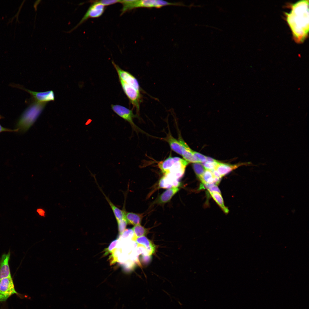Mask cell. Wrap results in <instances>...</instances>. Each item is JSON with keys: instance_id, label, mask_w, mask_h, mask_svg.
<instances>
[{"instance_id": "obj_1", "label": "cell", "mask_w": 309, "mask_h": 309, "mask_svg": "<svg viewBox=\"0 0 309 309\" xmlns=\"http://www.w3.org/2000/svg\"><path fill=\"white\" fill-rule=\"evenodd\" d=\"M309 1H299L293 4L291 10L286 13L287 21L295 41H304L309 31Z\"/></svg>"}, {"instance_id": "obj_14", "label": "cell", "mask_w": 309, "mask_h": 309, "mask_svg": "<svg viewBox=\"0 0 309 309\" xmlns=\"http://www.w3.org/2000/svg\"><path fill=\"white\" fill-rule=\"evenodd\" d=\"M138 244L144 247L148 255H150L155 251V246L145 236L137 238L135 241Z\"/></svg>"}, {"instance_id": "obj_6", "label": "cell", "mask_w": 309, "mask_h": 309, "mask_svg": "<svg viewBox=\"0 0 309 309\" xmlns=\"http://www.w3.org/2000/svg\"><path fill=\"white\" fill-rule=\"evenodd\" d=\"M111 106L115 113L128 122L133 130L136 132L141 131L133 122V119L137 116L133 114L132 110L118 104H112Z\"/></svg>"}, {"instance_id": "obj_8", "label": "cell", "mask_w": 309, "mask_h": 309, "mask_svg": "<svg viewBox=\"0 0 309 309\" xmlns=\"http://www.w3.org/2000/svg\"><path fill=\"white\" fill-rule=\"evenodd\" d=\"M112 62L117 73L119 78L140 92V87L136 78L129 72L121 69L114 61H112Z\"/></svg>"}, {"instance_id": "obj_11", "label": "cell", "mask_w": 309, "mask_h": 309, "mask_svg": "<svg viewBox=\"0 0 309 309\" xmlns=\"http://www.w3.org/2000/svg\"><path fill=\"white\" fill-rule=\"evenodd\" d=\"M10 252L2 255L0 259V280L5 278L11 277L9 262L10 256Z\"/></svg>"}, {"instance_id": "obj_9", "label": "cell", "mask_w": 309, "mask_h": 309, "mask_svg": "<svg viewBox=\"0 0 309 309\" xmlns=\"http://www.w3.org/2000/svg\"><path fill=\"white\" fill-rule=\"evenodd\" d=\"M183 5V4L179 3H172L159 0H136L135 7L160 8L167 5Z\"/></svg>"}, {"instance_id": "obj_26", "label": "cell", "mask_w": 309, "mask_h": 309, "mask_svg": "<svg viewBox=\"0 0 309 309\" xmlns=\"http://www.w3.org/2000/svg\"><path fill=\"white\" fill-rule=\"evenodd\" d=\"M219 162L217 160L207 161L203 163L202 165L205 169L212 171L216 169Z\"/></svg>"}, {"instance_id": "obj_15", "label": "cell", "mask_w": 309, "mask_h": 309, "mask_svg": "<svg viewBox=\"0 0 309 309\" xmlns=\"http://www.w3.org/2000/svg\"><path fill=\"white\" fill-rule=\"evenodd\" d=\"M245 164V163H240L231 165L219 162L216 170L221 177L228 174L238 167Z\"/></svg>"}, {"instance_id": "obj_10", "label": "cell", "mask_w": 309, "mask_h": 309, "mask_svg": "<svg viewBox=\"0 0 309 309\" xmlns=\"http://www.w3.org/2000/svg\"><path fill=\"white\" fill-rule=\"evenodd\" d=\"M25 90L32 96L33 102L38 103H46L54 100L55 96L54 92L50 90L44 92H34L27 89Z\"/></svg>"}, {"instance_id": "obj_16", "label": "cell", "mask_w": 309, "mask_h": 309, "mask_svg": "<svg viewBox=\"0 0 309 309\" xmlns=\"http://www.w3.org/2000/svg\"><path fill=\"white\" fill-rule=\"evenodd\" d=\"M179 190L178 187L168 189L161 194L156 201L158 204H164L170 201L172 198Z\"/></svg>"}, {"instance_id": "obj_25", "label": "cell", "mask_w": 309, "mask_h": 309, "mask_svg": "<svg viewBox=\"0 0 309 309\" xmlns=\"http://www.w3.org/2000/svg\"><path fill=\"white\" fill-rule=\"evenodd\" d=\"M193 167L197 177L200 179L205 169L203 165L199 163H193Z\"/></svg>"}, {"instance_id": "obj_31", "label": "cell", "mask_w": 309, "mask_h": 309, "mask_svg": "<svg viewBox=\"0 0 309 309\" xmlns=\"http://www.w3.org/2000/svg\"><path fill=\"white\" fill-rule=\"evenodd\" d=\"M98 1L104 6H106L112 5L117 3H120L121 0H100Z\"/></svg>"}, {"instance_id": "obj_7", "label": "cell", "mask_w": 309, "mask_h": 309, "mask_svg": "<svg viewBox=\"0 0 309 309\" xmlns=\"http://www.w3.org/2000/svg\"><path fill=\"white\" fill-rule=\"evenodd\" d=\"M91 2L92 4L89 7L80 22L70 31V32L76 29L88 19L90 18L98 17L103 14L105 9V6L98 2V1H91Z\"/></svg>"}, {"instance_id": "obj_30", "label": "cell", "mask_w": 309, "mask_h": 309, "mask_svg": "<svg viewBox=\"0 0 309 309\" xmlns=\"http://www.w3.org/2000/svg\"><path fill=\"white\" fill-rule=\"evenodd\" d=\"M193 154L199 163H204L207 161V157L196 152L193 151Z\"/></svg>"}, {"instance_id": "obj_18", "label": "cell", "mask_w": 309, "mask_h": 309, "mask_svg": "<svg viewBox=\"0 0 309 309\" xmlns=\"http://www.w3.org/2000/svg\"><path fill=\"white\" fill-rule=\"evenodd\" d=\"M221 179L215 177L211 171L205 169L200 179L202 184H213L217 185Z\"/></svg>"}, {"instance_id": "obj_21", "label": "cell", "mask_w": 309, "mask_h": 309, "mask_svg": "<svg viewBox=\"0 0 309 309\" xmlns=\"http://www.w3.org/2000/svg\"><path fill=\"white\" fill-rule=\"evenodd\" d=\"M132 229L133 231L134 235L132 240L133 241H135L138 237L145 236L148 233V229L145 228L140 224L134 225Z\"/></svg>"}, {"instance_id": "obj_22", "label": "cell", "mask_w": 309, "mask_h": 309, "mask_svg": "<svg viewBox=\"0 0 309 309\" xmlns=\"http://www.w3.org/2000/svg\"><path fill=\"white\" fill-rule=\"evenodd\" d=\"M209 193L212 197L222 210L225 213H228L229 210L225 205L223 198L220 193L217 192Z\"/></svg>"}, {"instance_id": "obj_19", "label": "cell", "mask_w": 309, "mask_h": 309, "mask_svg": "<svg viewBox=\"0 0 309 309\" xmlns=\"http://www.w3.org/2000/svg\"><path fill=\"white\" fill-rule=\"evenodd\" d=\"M143 215L142 214L125 212V218L128 224L134 226L140 224Z\"/></svg>"}, {"instance_id": "obj_27", "label": "cell", "mask_w": 309, "mask_h": 309, "mask_svg": "<svg viewBox=\"0 0 309 309\" xmlns=\"http://www.w3.org/2000/svg\"><path fill=\"white\" fill-rule=\"evenodd\" d=\"M120 264L124 270L126 272L132 270L135 266L134 261L129 259L125 262Z\"/></svg>"}, {"instance_id": "obj_2", "label": "cell", "mask_w": 309, "mask_h": 309, "mask_svg": "<svg viewBox=\"0 0 309 309\" xmlns=\"http://www.w3.org/2000/svg\"><path fill=\"white\" fill-rule=\"evenodd\" d=\"M189 163L178 157H169L158 163L164 175L179 179L183 175Z\"/></svg>"}, {"instance_id": "obj_13", "label": "cell", "mask_w": 309, "mask_h": 309, "mask_svg": "<svg viewBox=\"0 0 309 309\" xmlns=\"http://www.w3.org/2000/svg\"><path fill=\"white\" fill-rule=\"evenodd\" d=\"M180 185V183L179 179L164 175L160 179L159 183V186L160 188L169 189L178 187Z\"/></svg>"}, {"instance_id": "obj_28", "label": "cell", "mask_w": 309, "mask_h": 309, "mask_svg": "<svg viewBox=\"0 0 309 309\" xmlns=\"http://www.w3.org/2000/svg\"><path fill=\"white\" fill-rule=\"evenodd\" d=\"M119 240L116 239L111 242L109 246L104 250V256H106L112 251L115 248L118 243Z\"/></svg>"}, {"instance_id": "obj_17", "label": "cell", "mask_w": 309, "mask_h": 309, "mask_svg": "<svg viewBox=\"0 0 309 309\" xmlns=\"http://www.w3.org/2000/svg\"><path fill=\"white\" fill-rule=\"evenodd\" d=\"M165 140L168 143L171 149L177 153L182 155V146L179 140L176 139L169 133L165 138Z\"/></svg>"}, {"instance_id": "obj_24", "label": "cell", "mask_w": 309, "mask_h": 309, "mask_svg": "<svg viewBox=\"0 0 309 309\" xmlns=\"http://www.w3.org/2000/svg\"><path fill=\"white\" fill-rule=\"evenodd\" d=\"M121 248H115L112 252V254L109 257L110 265H113L118 262V258L119 255L122 253Z\"/></svg>"}, {"instance_id": "obj_5", "label": "cell", "mask_w": 309, "mask_h": 309, "mask_svg": "<svg viewBox=\"0 0 309 309\" xmlns=\"http://www.w3.org/2000/svg\"><path fill=\"white\" fill-rule=\"evenodd\" d=\"M119 80L123 91L133 107L136 108L137 113L139 114L140 104L142 100L140 92L125 83L119 78Z\"/></svg>"}, {"instance_id": "obj_23", "label": "cell", "mask_w": 309, "mask_h": 309, "mask_svg": "<svg viewBox=\"0 0 309 309\" xmlns=\"http://www.w3.org/2000/svg\"><path fill=\"white\" fill-rule=\"evenodd\" d=\"M134 235L132 229H126L122 234L120 235L118 239L122 241L132 240Z\"/></svg>"}, {"instance_id": "obj_32", "label": "cell", "mask_w": 309, "mask_h": 309, "mask_svg": "<svg viewBox=\"0 0 309 309\" xmlns=\"http://www.w3.org/2000/svg\"><path fill=\"white\" fill-rule=\"evenodd\" d=\"M18 130V129H16L15 130H11L7 128L2 127L0 124V132L3 131L17 132V131Z\"/></svg>"}, {"instance_id": "obj_20", "label": "cell", "mask_w": 309, "mask_h": 309, "mask_svg": "<svg viewBox=\"0 0 309 309\" xmlns=\"http://www.w3.org/2000/svg\"><path fill=\"white\" fill-rule=\"evenodd\" d=\"M103 194L104 196L106 199L108 203L112 209L116 221L121 220L125 218V213L126 211L124 209L122 210L120 209L115 206L109 199L104 193L102 190L100 189Z\"/></svg>"}, {"instance_id": "obj_3", "label": "cell", "mask_w": 309, "mask_h": 309, "mask_svg": "<svg viewBox=\"0 0 309 309\" xmlns=\"http://www.w3.org/2000/svg\"><path fill=\"white\" fill-rule=\"evenodd\" d=\"M46 103L33 102L25 110L18 120L17 125L18 130L23 132L27 130L39 117Z\"/></svg>"}, {"instance_id": "obj_12", "label": "cell", "mask_w": 309, "mask_h": 309, "mask_svg": "<svg viewBox=\"0 0 309 309\" xmlns=\"http://www.w3.org/2000/svg\"><path fill=\"white\" fill-rule=\"evenodd\" d=\"M179 140L182 146L181 156L183 159L189 163H199L198 160L193 154V151L181 138H179Z\"/></svg>"}, {"instance_id": "obj_29", "label": "cell", "mask_w": 309, "mask_h": 309, "mask_svg": "<svg viewBox=\"0 0 309 309\" xmlns=\"http://www.w3.org/2000/svg\"><path fill=\"white\" fill-rule=\"evenodd\" d=\"M119 233L120 235L122 234L126 229L128 224L125 218L117 221Z\"/></svg>"}, {"instance_id": "obj_34", "label": "cell", "mask_w": 309, "mask_h": 309, "mask_svg": "<svg viewBox=\"0 0 309 309\" xmlns=\"http://www.w3.org/2000/svg\"><path fill=\"white\" fill-rule=\"evenodd\" d=\"M1 118V117L0 116V118Z\"/></svg>"}, {"instance_id": "obj_4", "label": "cell", "mask_w": 309, "mask_h": 309, "mask_svg": "<svg viewBox=\"0 0 309 309\" xmlns=\"http://www.w3.org/2000/svg\"><path fill=\"white\" fill-rule=\"evenodd\" d=\"M14 294L16 295L21 298H28L27 296L23 295L17 291L12 277L0 280V303L6 302Z\"/></svg>"}, {"instance_id": "obj_33", "label": "cell", "mask_w": 309, "mask_h": 309, "mask_svg": "<svg viewBox=\"0 0 309 309\" xmlns=\"http://www.w3.org/2000/svg\"><path fill=\"white\" fill-rule=\"evenodd\" d=\"M37 211L40 215L41 216L44 215L45 211L42 209H38L37 210Z\"/></svg>"}]
</instances>
